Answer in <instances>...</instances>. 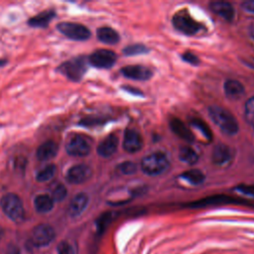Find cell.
Masks as SVG:
<instances>
[{
    "instance_id": "cell-36",
    "label": "cell",
    "mask_w": 254,
    "mask_h": 254,
    "mask_svg": "<svg viewBox=\"0 0 254 254\" xmlns=\"http://www.w3.org/2000/svg\"><path fill=\"white\" fill-rule=\"evenodd\" d=\"M7 64V61L6 60H0V66H3Z\"/></svg>"
},
{
    "instance_id": "cell-2",
    "label": "cell",
    "mask_w": 254,
    "mask_h": 254,
    "mask_svg": "<svg viewBox=\"0 0 254 254\" xmlns=\"http://www.w3.org/2000/svg\"><path fill=\"white\" fill-rule=\"evenodd\" d=\"M0 206L3 212L13 221L20 222L24 219L25 210L21 198L13 193L9 192L2 196L0 200Z\"/></svg>"
},
{
    "instance_id": "cell-22",
    "label": "cell",
    "mask_w": 254,
    "mask_h": 254,
    "mask_svg": "<svg viewBox=\"0 0 254 254\" xmlns=\"http://www.w3.org/2000/svg\"><path fill=\"white\" fill-rule=\"evenodd\" d=\"M54 199L49 194H39L34 200L35 208L40 213H47L54 207Z\"/></svg>"
},
{
    "instance_id": "cell-15",
    "label": "cell",
    "mask_w": 254,
    "mask_h": 254,
    "mask_svg": "<svg viewBox=\"0 0 254 254\" xmlns=\"http://www.w3.org/2000/svg\"><path fill=\"white\" fill-rule=\"evenodd\" d=\"M88 203V196L84 192H79L73 196L71 201L69 202L67 212L71 217L79 216L84 209L86 208Z\"/></svg>"
},
{
    "instance_id": "cell-12",
    "label": "cell",
    "mask_w": 254,
    "mask_h": 254,
    "mask_svg": "<svg viewBox=\"0 0 254 254\" xmlns=\"http://www.w3.org/2000/svg\"><path fill=\"white\" fill-rule=\"evenodd\" d=\"M120 71L124 76L134 80H148L153 75V72L151 69H149L144 65H139V64L126 65L122 67Z\"/></svg>"
},
{
    "instance_id": "cell-31",
    "label": "cell",
    "mask_w": 254,
    "mask_h": 254,
    "mask_svg": "<svg viewBox=\"0 0 254 254\" xmlns=\"http://www.w3.org/2000/svg\"><path fill=\"white\" fill-rule=\"evenodd\" d=\"M58 254H74L72 246L67 241H61L57 246Z\"/></svg>"
},
{
    "instance_id": "cell-13",
    "label": "cell",
    "mask_w": 254,
    "mask_h": 254,
    "mask_svg": "<svg viewBox=\"0 0 254 254\" xmlns=\"http://www.w3.org/2000/svg\"><path fill=\"white\" fill-rule=\"evenodd\" d=\"M118 148V137L114 134H110L105 137L97 146V154L103 158L112 156Z\"/></svg>"
},
{
    "instance_id": "cell-28",
    "label": "cell",
    "mask_w": 254,
    "mask_h": 254,
    "mask_svg": "<svg viewBox=\"0 0 254 254\" xmlns=\"http://www.w3.org/2000/svg\"><path fill=\"white\" fill-rule=\"evenodd\" d=\"M67 194V190L66 188L62 185V184H58L52 190V198L54 199V201H62L65 198Z\"/></svg>"
},
{
    "instance_id": "cell-34",
    "label": "cell",
    "mask_w": 254,
    "mask_h": 254,
    "mask_svg": "<svg viewBox=\"0 0 254 254\" xmlns=\"http://www.w3.org/2000/svg\"><path fill=\"white\" fill-rule=\"evenodd\" d=\"M241 7L243 10L249 13H254V0H247L241 3Z\"/></svg>"
},
{
    "instance_id": "cell-11",
    "label": "cell",
    "mask_w": 254,
    "mask_h": 254,
    "mask_svg": "<svg viewBox=\"0 0 254 254\" xmlns=\"http://www.w3.org/2000/svg\"><path fill=\"white\" fill-rule=\"evenodd\" d=\"M143 147L141 134L135 129H127L124 133L123 148L128 153H136Z\"/></svg>"
},
{
    "instance_id": "cell-10",
    "label": "cell",
    "mask_w": 254,
    "mask_h": 254,
    "mask_svg": "<svg viewBox=\"0 0 254 254\" xmlns=\"http://www.w3.org/2000/svg\"><path fill=\"white\" fill-rule=\"evenodd\" d=\"M91 175H92V170L88 165L78 164L68 169L65 175V179L70 184L78 185L89 180Z\"/></svg>"
},
{
    "instance_id": "cell-27",
    "label": "cell",
    "mask_w": 254,
    "mask_h": 254,
    "mask_svg": "<svg viewBox=\"0 0 254 254\" xmlns=\"http://www.w3.org/2000/svg\"><path fill=\"white\" fill-rule=\"evenodd\" d=\"M191 125L193 127H195L197 130L200 131V133L207 139V140H211L212 139V134L211 131L209 129V127L201 120L199 119H193L191 121Z\"/></svg>"
},
{
    "instance_id": "cell-4",
    "label": "cell",
    "mask_w": 254,
    "mask_h": 254,
    "mask_svg": "<svg viewBox=\"0 0 254 254\" xmlns=\"http://www.w3.org/2000/svg\"><path fill=\"white\" fill-rule=\"evenodd\" d=\"M87 69V63L83 57L73 58L63 63L58 70L72 81H79Z\"/></svg>"
},
{
    "instance_id": "cell-9",
    "label": "cell",
    "mask_w": 254,
    "mask_h": 254,
    "mask_svg": "<svg viewBox=\"0 0 254 254\" xmlns=\"http://www.w3.org/2000/svg\"><path fill=\"white\" fill-rule=\"evenodd\" d=\"M56 236L54 228L49 224H39L32 231V244L35 246H46L50 244Z\"/></svg>"
},
{
    "instance_id": "cell-25",
    "label": "cell",
    "mask_w": 254,
    "mask_h": 254,
    "mask_svg": "<svg viewBox=\"0 0 254 254\" xmlns=\"http://www.w3.org/2000/svg\"><path fill=\"white\" fill-rule=\"evenodd\" d=\"M57 172V167L54 164H50L48 166H46L45 168H43L41 171H39L37 173L36 176V180L40 183H45V182H49L50 180H52L55 176Z\"/></svg>"
},
{
    "instance_id": "cell-30",
    "label": "cell",
    "mask_w": 254,
    "mask_h": 254,
    "mask_svg": "<svg viewBox=\"0 0 254 254\" xmlns=\"http://www.w3.org/2000/svg\"><path fill=\"white\" fill-rule=\"evenodd\" d=\"M136 170H137V165L130 161L123 162L117 166V171L123 175H132L136 172Z\"/></svg>"
},
{
    "instance_id": "cell-37",
    "label": "cell",
    "mask_w": 254,
    "mask_h": 254,
    "mask_svg": "<svg viewBox=\"0 0 254 254\" xmlns=\"http://www.w3.org/2000/svg\"><path fill=\"white\" fill-rule=\"evenodd\" d=\"M2 236H3V229H2V227L0 226V239L2 238Z\"/></svg>"
},
{
    "instance_id": "cell-35",
    "label": "cell",
    "mask_w": 254,
    "mask_h": 254,
    "mask_svg": "<svg viewBox=\"0 0 254 254\" xmlns=\"http://www.w3.org/2000/svg\"><path fill=\"white\" fill-rule=\"evenodd\" d=\"M19 248L16 246H14L13 248H9L8 250V254H19Z\"/></svg>"
},
{
    "instance_id": "cell-38",
    "label": "cell",
    "mask_w": 254,
    "mask_h": 254,
    "mask_svg": "<svg viewBox=\"0 0 254 254\" xmlns=\"http://www.w3.org/2000/svg\"><path fill=\"white\" fill-rule=\"evenodd\" d=\"M251 36H252V38L254 39V28L251 29Z\"/></svg>"
},
{
    "instance_id": "cell-3",
    "label": "cell",
    "mask_w": 254,
    "mask_h": 254,
    "mask_svg": "<svg viewBox=\"0 0 254 254\" xmlns=\"http://www.w3.org/2000/svg\"><path fill=\"white\" fill-rule=\"evenodd\" d=\"M170 162L162 152H155L143 158L141 162L142 171L149 176H158L169 168Z\"/></svg>"
},
{
    "instance_id": "cell-29",
    "label": "cell",
    "mask_w": 254,
    "mask_h": 254,
    "mask_svg": "<svg viewBox=\"0 0 254 254\" xmlns=\"http://www.w3.org/2000/svg\"><path fill=\"white\" fill-rule=\"evenodd\" d=\"M245 118L246 121L254 128V96L249 98L245 104Z\"/></svg>"
},
{
    "instance_id": "cell-16",
    "label": "cell",
    "mask_w": 254,
    "mask_h": 254,
    "mask_svg": "<svg viewBox=\"0 0 254 254\" xmlns=\"http://www.w3.org/2000/svg\"><path fill=\"white\" fill-rule=\"evenodd\" d=\"M59 145L53 140H49L40 145L37 149L36 156L40 161H49L57 156Z\"/></svg>"
},
{
    "instance_id": "cell-14",
    "label": "cell",
    "mask_w": 254,
    "mask_h": 254,
    "mask_svg": "<svg viewBox=\"0 0 254 254\" xmlns=\"http://www.w3.org/2000/svg\"><path fill=\"white\" fill-rule=\"evenodd\" d=\"M210 10L226 21H232L234 19L235 11L233 6L229 2L214 1L209 4Z\"/></svg>"
},
{
    "instance_id": "cell-23",
    "label": "cell",
    "mask_w": 254,
    "mask_h": 254,
    "mask_svg": "<svg viewBox=\"0 0 254 254\" xmlns=\"http://www.w3.org/2000/svg\"><path fill=\"white\" fill-rule=\"evenodd\" d=\"M181 178L191 185H200L204 182L205 179L204 174L197 169H191L187 172H184L181 175Z\"/></svg>"
},
{
    "instance_id": "cell-33",
    "label": "cell",
    "mask_w": 254,
    "mask_h": 254,
    "mask_svg": "<svg viewBox=\"0 0 254 254\" xmlns=\"http://www.w3.org/2000/svg\"><path fill=\"white\" fill-rule=\"evenodd\" d=\"M238 191H241L244 194L250 195L254 197V187L253 186H246V185H240L236 188Z\"/></svg>"
},
{
    "instance_id": "cell-7",
    "label": "cell",
    "mask_w": 254,
    "mask_h": 254,
    "mask_svg": "<svg viewBox=\"0 0 254 254\" xmlns=\"http://www.w3.org/2000/svg\"><path fill=\"white\" fill-rule=\"evenodd\" d=\"M90 150L89 141L82 135L71 136L65 144L66 153L73 157H84L90 153Z\"/></svg>"
},
{
    "instance_id": "cell-18",
    "label": "cell",
    "mask_w": 254,
    "mask_h": 254,
    "mask_svg": "<svg viewBox=\"0 0 254 254\" xmlns=\"http://www.w3.org/2000/svg\"><path fill=\"white\" fill-rule=\"evenodd\" d=\"M170 127L172 129V131L180 138H182L183 140H186L188 142H191L193 141V134L190 131V129L189 127H187V125L180 119L178 118H173L170 121Z\"/></svg>"
},
{
    "instance_id": "cell-5",
    "label": "cell",
    "mask_w": 254,
    "mask_h": 254,
    "mask_svg": "<svg viewBox=\"0 0 254 254\" xmlns=\"http://www.w3.org/2000/svg\"><path fill=\"white\" fill-rule=\"evenodd\" d=\"M57 29L66 38L73 41H86L90 38V31L81 24L73 22H61Z\"/></svg>"
},
{
    "instance_id": "cell-17",
    "label": "cell",
    "mask_w": 254,
    "mask_h": 254,
    "mask_svg": "<svg viewBox=\"0 0 254 254\" xmlns=\"http://www.w3.org/2000/svg\"><path fill=\"white\" fill-rule=\"evenodd\" d=\"M56 17L55 10H45L28 20V25L33 28H47L49 23Z\"/></svg>"
},
{
    "instance_id": "cell-21",
    "label": "cell",
    "mask_w": 254,
    "mask_h": 254,
    "mask_svg": "<svg viewBox=\"0 0 254 254\" xmlns=\"http://www.w3.org/2000/svg\"><path fill=\"white\" fill-rule=\"evenodd\" d=\"M96 36L100 42L107 45H115L120 40L119 34L110 27H101L97 29Z\"/></svg>"
},
{
    "instance_id": "cell-1",
    "label": "cell",
    "mask_w": 254,
    "mask_h": 254,
    "mask_svg": "<svg viewBox=\"0 0 254 254\" xmlns=\"http://www.w3.org/2000/svg\"><path fill=\"white\" fill-rule=\"evenodd\" d=\"M208 114L211 120L227 135H235L238 132L239 126L236 118L225 108L213 105L208 108Z\"/></svg>"
},
{
    "instance_id": "cell-6",
    "label": "cell",
    "mask_w": 254,
    "mask_h": 254,
    "mask_svg": "<svg viewBox=\"0 0 254 254\" xmlns=\"http://www.w3.org/2000/svg\"><path fill=\"white\" fill-rule=\"evenodd\" d=\"M173 25L174 27L181 33L187 35V36H192L198 33V31L202 28V26L196 22L194 19H192L188 14H176L173 17Z\"/></svg>"
},
{
    "instance_id": "cell-20",
    "label": "cell",
    "mask_w": 254,
    "mask_h": 254,
    "mask_svg": "<svg viewBox=\"0 0 254 254\" xmlns=\"http://www.w3.org/2000/svg\"><path fill=\"white\" fill-rule=\"evenodd\" d=\"M224 93L230 99H238L244 93V86L236 79H227L224 82Z\"/></svg>"
},
{
    "instance_id": "cell-32",
    "label": "cell",
    "mask_w": 254,
    "mask_h": 254,
    "mask_svg": "<svg viewBox=\"0 0 254 254\" xmlns=\"http://www.w3.org/2000/svg\"><path fill=\"white\" fill-rule=\"evenodd\" d=\"M182 58H183V60L185 62H187V63H189V64H190L192 65H197L200 63V61L197 58V56H195L194 54H191L190 52H187V53L183 54Z\"/></svg>"
},
{
    "instance_id": "cell-8",
    "label": "cell",
    "mask_w": 254,
    "mask_h": 254,
    "mask_svg": "<svg viewBox=\"0 0 254 254\" xmlns=\"http://www.w3.org/2000/svg\"><path fill=\"white\" fill-rule=\"evenodd\" d=\"M116 60V54L106 49L96 50L88 58L89 64L98 68H109L114 65Z\"/></svg>"
},
{
    "instance_id": "cell-26",
    "label": "cell",
    "mask_w": 254,
    "mask_h": 254,
    "mask_svg": "<svg viewBox=\"0 0 254 254\" xmlns=\"http://www.w3.org/2000/svg\"><path fill=\"white\" fill-rule=\"evenodd\" d=\"M149 52V49L141 44H135V45H131V46H127L124 50H123V54L125 56H137V55H142V54H146Z\"/></svg>"
},
{
    "instance_id": "cell-24",
    "label": "cell",
    "mask_w": 254,
    "mask_h": 254,
    "mask_svg": "<svg viewBox=\"0 0 254 254\" xmlns=\"http://www.w3.org/2000/svg\"><path fill=\"white\" fill-rule=\"evenodd\" d=\"M179 158L181 161L189 165H194L198 161V155L192 148L189 146L181 147L179 151Z\"/></svg>"
},
{
    "instance_id": "cell-19",
    "label": "cell",
    "mask_w": 254,
    "mask_h": 254,
    "mask_svg": "<svg viewBox=\"0 0 254 254\" xmlns=\"http://www.w3.org/2000/svg\"><path fill=\"white\" fill-rule=\"evenodd\" d=\"M232 158V153L229 147L218 144L213 148L212 154H211V160L216 165H223L230 161Z\"/></svg>"
}]
</instances>
